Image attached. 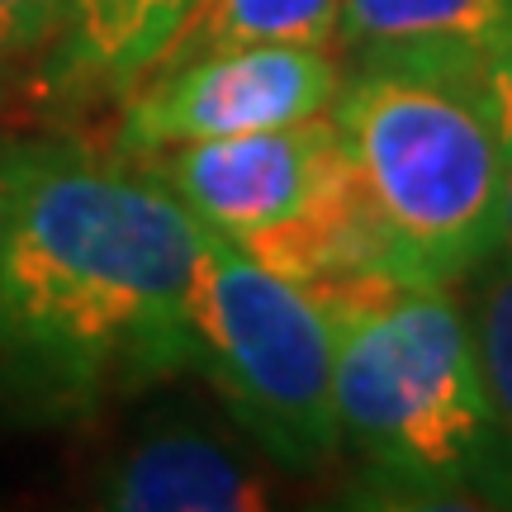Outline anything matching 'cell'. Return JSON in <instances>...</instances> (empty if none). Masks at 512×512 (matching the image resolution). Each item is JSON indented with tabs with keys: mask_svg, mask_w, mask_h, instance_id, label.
Segmentation results:
<instances>
[{
	"mask_svg": "<svg viewBox=\"0 0 512 512\" xmlns=\"http://www.w3.org/2000/svg\"><path fill=\"white\" fill-rule=\"evenodd\" d=\"M342 86L328 48H228L166 62L124 95L114 157L138 162L162 147L328 114Z\"/></svg>",
	"mask_w": 512,
	"mask_h": 512,
	"instance_id": "5",
	"label": "cell"
},
{
	"mask_svg": "<svg viewBox=\"0 0 512 512\" xmlns=\"http://www.w3.org/2000/svg\"><path fill=\"white\" fill-rule=\"evenodd\" d=\"M475 275L479 280L465 304V323H470V342H475L484 399L494 413V456H512V261L494 256Z\"/></svg>",
	"mask_w": 512,
	"mask_h": 512,
	"instance_id": "11",
	"label": "cell"
},
{
	"mask_svg": "<svg viewBox=\"0 0 512 512\" xmlns=\"http://www.w3.org/2000/svg\"><path fill=\"white\" fill-rule=\"evenodd\" d=\"M200 0H67L43 81L57 95H128L171 48Z\"/></svg>",
	"mask_w": 512,
	"mask_h": 512,
	"instance_id": "8",
	"label": "cell"
},
{
	"mask_svg": "<svg viewBox=\"0 0 512 512\" xmlns=\"http://www.w3.org/2000/svg\"><path fill=\"white\" fill-rule=\"evenodd\" d=\"M5 219H10V166L0 152V242H5Z\"/></svg>",
	"mask_w": 512,
	"mask_h": 512,
	"instance_id": "16",
	"label": "cell"
},
{
	"mask_svg": "<svg viewBox=\"0 0 512 512\" xmlns=\"http://www.w3.org/2000/svg\"><path fill=\"white\" fill-rule=\"evenodd\" d=\"M195 370L209 375L228 413L294 475L323 470L337 446L332 337L309 290L256 266L204 228L190 285Z\"/></svg>",
	"mask_w": 512,
	"mask_h": 512,
	"instance_id": "4",
	"label": "cell"
},
{
	"mask_svg": "<svg viewBox=\"0 0 512 512\" xmlns=\"http://www.w3.org/2000/svg\"><path fill=\"white\" fill-rule=\"evenodd\" d=\"M479 503L512 508V456H494L489 475H484V484H479Z\"/></svg>",
	"mask_w": 512,
	"mask_h": 512,
	"instance_id": "14",
	"label": "cell"
},
{
	"mask_svg": "<svg viewBox=\"0 0 512 512\" xmlns=\"http://www.w3.org/2000/svg\"><path fill=\"white\" fill-rule=\"evenodd\" d=\"M342 162H347L342 128L328 110L233 138L162 147L133 166L171 190L200 228L238 247L299 214L342 171Z\"/></svg>",
	"mask_w": 512,
	"mask_h": 512,
	"instance_id": "6",
	"label": "cell"
},
{
	"mask_svg": "<svg viewBox=\"0 0 512 512\" xmlns=\"http://www.w3.org/2000/svg\"><path fill=\"white\" fill-rule=\"evenodd\" d=\"M67 19V0H0V86L24 76L29 67L43 72L57 34Z\"/></svg>",
	"mask_w": 512,
	"mask_h": 512,
	"instance_id": "12",
	"label": "cell"
},
{
	"mask_svg": "<svg viewBox=\"0 0 512 512\" xmlns=\"http://www.w3.org/2000/svg\"><path fill=\"white\" fill-rule=\"evenodd\" d=\"M342 5L347 0H200L157 67L228 48H332Z\"/></svg>",
	"mask_w": 512,
	"mask_h": 512,
	"instance_id": "10",
	"label": "cell"
},
{
	"mask_svg": "<svg viewBox=\"0 0 512 512\" xmlns=\"http://www.w3.org/2000/svg\"><path fill=\"white\" fill-rule=\"evenodd\" d=\"M95 503L114 512H252L271 498L233 446L200 427H162L100 470Z\"/></svg>",
	"mask_w": 512,
	"mask_h": 512,
	"instance_id": "7",
	"label": "cell"
},
{
	"mask_svg": "<svg viewBox=\"0 0 512 512\" xmlns=\"http://www.w3.org/2000/svg\"><path fill=\"white\" fill-rule=\"evenodd\" d=\"M332 337V413L370 489L403 503L479 494L498 432L484 399L465 304L446 285L347 275L313 285Z\"/></svg>",
	"mask_w": 512,
	"mask_h": 512,
	"instance_id": "2",
	"label": "cell"
},
{
	"mask_svg": "<svg viewBox=\"0 0 512 512\" xmlns=\"http://www.w3.org/2000/svg\"><path fill=\"white\" fill-rule=\"evenodd\" d=\"M337 43L361 62H451L489 72L512 48V0H347Z\"/></svg>",
	"mask_w": 512,
	"mask_h": 512,
	"instance_id": "9",
	"label": "cell"
},
{
	"mask_svg": "<svg viewBox=\"0 0 512 512\" xmlns=\"http://www.w3.org/2000/svg\"><path fill=\"white\" fill-rule=\"evenodd\" d=\"M0 394L29 422H76L195 370L190 285L204 228L124 157L5 147Z\"/></svg>",
	"mask_w": 512,
	"mask_h": 512,
	"instance_id": "1",
	"label": "cell"
},
{
	"mask_svg": "<svg viewBox=\"0 0 512 512\" xmlns=\"http://www.w3.org/2000/svg\"><path fill=\"white\" fill-rule=\"evenodd\" d=\"M512 261V162H508V195H503V228H498V252Z\"/></svg>",
	"mask_w": 512,
	"mask_h": 512,
	"instance_id": "15",
	"label": "cell"
},
{
	"mask_svg": "<svg viewBox=\"0 0 512 512\" xmlns=\"http://www.w3.org/2000/svg\"><path fill=\"white\" fill-rule=\"evenodd\" d=\"M332 119L403 285H456L494 261L512 147L484 72L451 62H361Z\"/></svg>",
	"mask_w": 512,
	"mask_h": 512,
	"instance_id": "3",
	"label": "cell"
},
{
	"mask_svg": "<svg viewBox=\"0 0 512 512\" xmlns=\"http://www.w3.org/2000/svg\"><path fill=\"white\" fill-rule=\"evenodd\" d=\"M484 86H489V100H494V114H498V124H503V138L512 147V48L484 72Z\"/></svg>",
	"mask_w": 512,
	"mask_h": 512,
	"instance_id": "13",
	"label": "cell"
}]
</instances>
